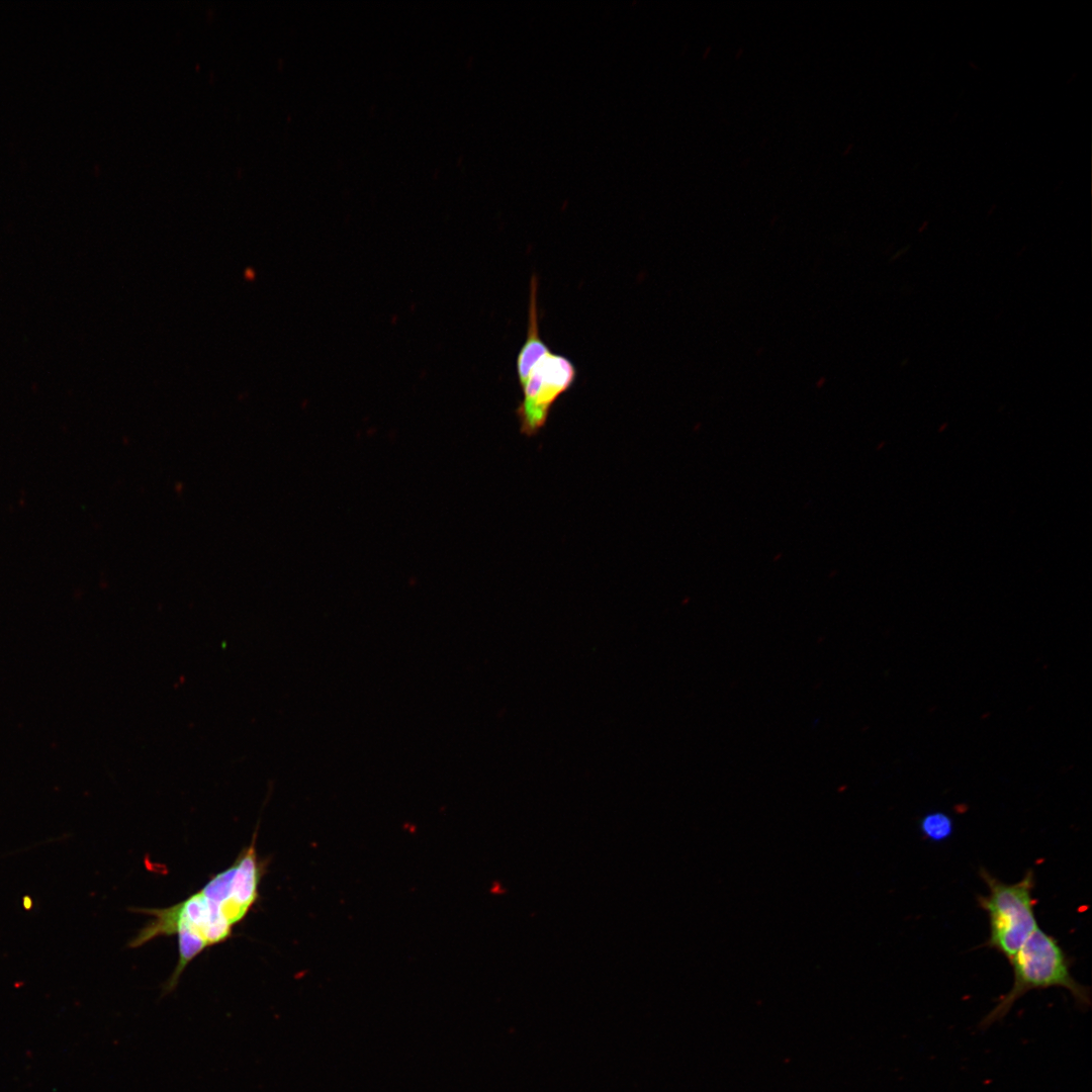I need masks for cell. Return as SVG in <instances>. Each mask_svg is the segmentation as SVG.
<instances>
[{
    "instance_id": "obj_1",
    "label": "cell",
    "mask_w": 1092,
    "mask_h": 1092,
    "mask_svg": "<svg viewBox=\"0 0 1092 1092\" xmlns=\"http://www.w3.org/2000/svg\"><path fill=\"white\" fill-rule=\"evenodd\" d=\"M266 860L256 849V833L236 860L212 875L206 884L183 901L164 908L136 909L152 920L140 929L129 947H140L160 936L177 935L179 959L166 982L172 992L187 966L206 948L228 940L257 903Z\"/></svg>"
},
{
    "instance_id": "obj_2",
    "label": "cell",
    "mask_w": 1092,
    "mask_h": 1092,
    "mask_svg": "<svg viewBox=\"0 0 1092 1092\" xmlns=\"http://www.w3.org/2000/svg\"><path fill=\"white\" fill-rule=\"evenodd\" d=\"M1013 984L984 1017L982 1027L1002 1019L1024 994L1031 990L1059 987L1068 990L1081 1009L1089 1007L1090 989L1071 974V962L1058 939L1039 927L1009 961Z\"/></svg>"
},
{
    "instance_id": "obj_3",
    "label": "cell",
    "mask_w": 1092,
    "mask_h": 1092,
    "mask_svg": "<svg viewBox=\"0 0 1092 1092\" xmlns=\"http://www.w3.org/2000/svg\"><path fill=\"white\" fill-rule=\"evenodd\" d=\"M980 876L989 889L988 895L977 897L978 905L988 915L990 934L986 945L1010 961L1028 937L1038 928L1034 913L1036 901L1034 873L1029 869L1015 883H1005L985 869Z\"/></svg>"
},
{
    "instance_id": "obj_4",
    "label": "cell",
    "mask_w": 1092,
    "mask_h": 1092,
    "mask_svg": "<svg viewBox=\"0 0 1092 1092\" xmlns=\"http://www.w3.org/2000/svg\"><path fill=\"white\" fill-rule=\"evenodd\" d=\"M576 375L574 363L552 351L534 366L521 386L523 397L517 408L523 434L533 436L544 427L552 406L570 389Z\"/></svg>"
},
{
    "instance_id": "obj_5",
    "label": "cell",
    "mask_w": 1092,
    "mask_h": 1092,
    "mask_svg": "<svg viewBox=\"0 0 1092 1092\" xmlns=\"http://www.w3.org/2000/svg\"><path fill=\"white\" fill-rule=\"evenodd\" d=\"M538 280L534 274L530 282L529 317L527 337L517 357V375L522 386L534 366L551 350L539 335L537 305Z\"/></svg>"
},
{
    "instance_id": "obj_6",
    "label": "cell",
    "mask_w": 1092,
    "mask_h": 1092,
    "mask_svg": "<svg viewBox=\"0 0 1092 1092\" xmlns=\"http://www.w3.org/2000/svg\"><path fill=\"white\" fill-rule=\"evenodd\" d=\"M921 834L932 842L947 840L953 832L951 817L941 811H933L925 814L919 822Z\"/></svg>"
}]
</instances>
